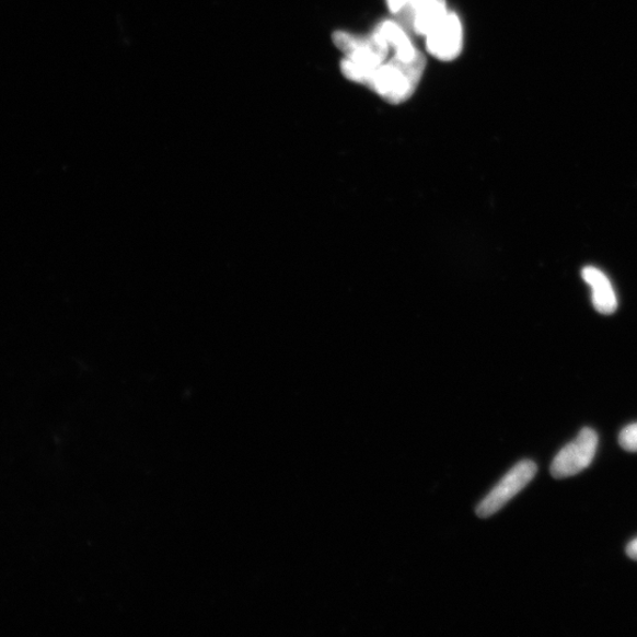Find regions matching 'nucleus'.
I'll return each mask as SVG.
<instances>
[{"label":"nucleus","mask_w":637,"mask_h":637,"mask_svg":"<svg viewBox=\"0 0 637 637\" xmlns=\"http://www.w3.org/2000/svg\"><path fill=\"white\" fill-rule=\"evenodd\" d=\"M537 474V465L533 461H522L496 485L476 508L480 519H489L518 496Z\"/></svg>","instance_id":"1"},{"label":"nucleus","mask_w":637,"mask_h":637,"mask_svg":"<svg viewBox=\"0 0 637 637\" xmlns=\"http://www.w3.org/2000/svg\"><path fill=\"white\" fill-rule=\"evenodd\" d=\"M582 278L591 288L594 308L602 314L613 313L617 309V298L609 277L601 269L588 266L582 269Z\"/></svg>","instance_id":"4"},{"label":"nucleus","mask_w":637,"mask_h":637,"mask_svg":"<svg viewBox=\"0 0 637 637\" xmlns=\"http://www.w3.org/2000/svg\"><path fill=\"white\" fill-rule=\"evenodd\" d=\"M627 554L630 558L637 560V538L628 545Z\"/></svg>","instance_id":"7"},{"label":"nucleus","mask_w":637,"mask_h":637,"mask_svg":"<svg viewBox=\"0 0 637 637\" xmlns=\"http://www.w3.org/2000/svg\"><path fill=\"white\" fill-rule=\"evenodd\" d=\"M428 53L442 62H452L463 51L464 32L456 12L448 11L425 36Z\"/></svg>","instance_id":"3"},{"label":"nucleus","mask_w":637,"mask_h":637,"mask_svg":"<svg viewBox=\"0 0 637 637\" xmlns=\"http://www.w3.org/2000/svg\"><path fill=\"white\" fill-rule=\"evenodd\" d=\"M619 444L627 451L637 452V422L622 430L619 433Z\"/></svg>","instance_id":"6"},{"label":"nucleus","mask_w":637,"mask_h":637,"mask_svg":"<svg viewBox=\"0 0 637 637\" xmlns=\"http://www.w3.org/2000/svg\"><path fill=\"white\" fill-rule=\"evenodd\" d=\"M599 437L594 430L583 429L571 443L560 450L552 464L555 478H567L580 474L595 458Z\"/></svg>","instance_id":"2"},{"label":"nucleus","mask_w":637,"mask_h":637,"mask_svg":"<svg viewBox=\"0 0 637 637\" xmlns=\"http://www.w3.org/2000/svg\"><path fill=\"white\" fill-rule=\"evenodd\" d=\"M430 2L431 0H386L390 12L405 28L415 14Z\"/></svg>","instance_id":"5"}]
</instances>
